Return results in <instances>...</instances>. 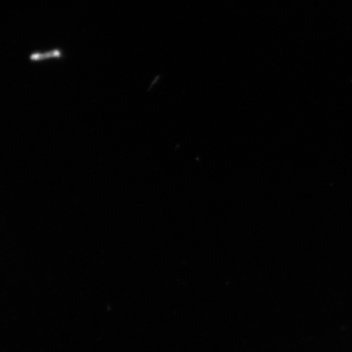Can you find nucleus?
<instances>
[{
  "label": "nucleus",
  "mask_w": 352,
  "mask_h": 352,
  "mask_svg": "<svg viewBox=\"0 0 352 352\" xmlns=\"http://www.w3.org/2000/svg\"><path fill=\"white\" fill-rule=\"evenodd\" d=\"M63 52L60 50H54L45 52H33V54L30 56V60L35 63V61H42L47 59H58L63 57Z\"/></svg>",
  "instance_id": "nucleus-1"
}]
</instances>
